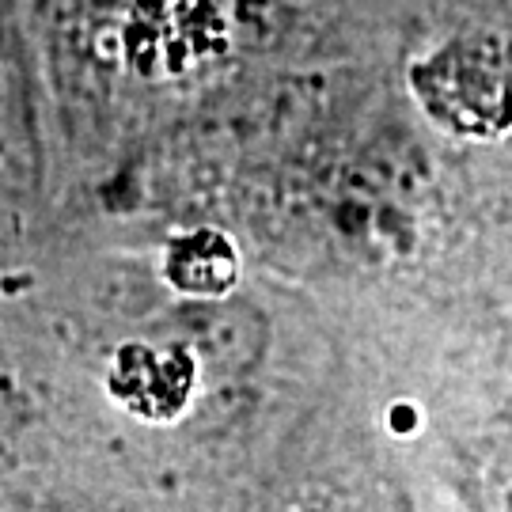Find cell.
<instances>
[{
  "label": "cell",
  "mask_w": 512,
  "mask_h": 512,
  "mask_svg": "<svg viewBox=\"0 0 512 512\" xmlns=\"http://www.w3.org/2000/svg\"><path fill=\"white\" fill-rule=\"evenodd\" d=\"M110 391L129 414L145 421H171L183 414L194 391V361L186 349L126 346L114 357Z\"/></svg>",
  "instance_id": "1"
},
{
  "label": "cell",
  "mask_w": 512,
  "mask_h": 512,
  "mask_svg": "<svg viewBox=\"0 0 512 512\" xmlns=\"http://www.w3.org/2000/svg\"><path fill=\"white\" fill-rule=\"evenodd\" d=\"M167 274L186 293L220 296L236 277V255L213 232H194V236L175 239L171 258H167Z\"/></svg>",
  "instance_id": "2"
}]
</instances>
